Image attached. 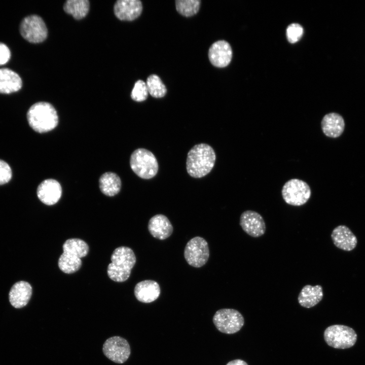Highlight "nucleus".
<instances>
[{"instance_id":"f257e3e1","label":"nucleus","mask_w":365,"mask_h":365,"mask_svg":"<svg viewBox=\"0 0 365 365\" xmlns=\"http://www.w3.org/2000/svg\"><path fill=\"white\" fill-rule=\"evenodd\" d=\"M215 160V152L210 145L204 143L196 144L187 155V172L194 178L203 177L212 169Z\"/></svg>"},{"instance_id":"f03ea898","label":"nucleus","mask_w":365,"mask_h":365,"mask_svg":"<svg viewBox=\"0 0 365 365\" xmlns=\"http://www.w3.org/2000/svg\"><path fill=\"white\" fill-rule=\"evenodd\" d=\"M27 119L30 127L40 133L52 130L58 124L55 108L51 103L45 101L32 105L27 113Z\"/></svg>"},{"instance_id":"7ed1b4c3","label":"nucleus","mask_w":365,"mask_h":365,"mask_svg":"<svg viewBox=\"0 0 365 365\" xmlns=\"http://www.w3.org/2000/svg\"><path fill=\"white\" fill-rule=\"evenodd\" d=\"M107 269V273L110 279L114 281L121 282L128 279L131 269L136 263V257L130 248L121 246L113 251Z\"/></svg>"},{"instance_id":"20e7f679","label":"nucleus","mask_w":365,"mask_h":365,"mask_svg":"<svg viewBox=\"0 0 365 365\" xmlns=\"http://www.w3.org/2000/svg\"><path fill=\"white\" fill-rule=\"evenodd\" d=\"M130 165L132 171L139 177L149 179L157 174L159 165L152 152L143 148L134 150L131 155Z\"/></svg>"},{"instance_id":"39448f33","label":"nucleus","mask_w":365,"mask_h":365,"mask_svg":"<svg viewBox=\"0 0 365 365\" xmlns=\"http://www.w3.org/2000/svg\"><path fill=\"white\" fill-rule=\"evenodd\" d=\"M323 336L328 346L337 349L350 348L354 345L357 340V335L353 328L340 324L327 327Z\"/></svg>"},{"instance_id":"423d86ee","label":"nucleus","mask_w":365,"mask_h":365,"mask_svg":"<svg viewBox=\"0 0 365 365\" xmlns=\"http://www.w3.org/2000/svg\"><path fill=\"white\" fill-rule=\"evenodd\" d=\"M281 194L286 203L294 206H300L309 200L311 195V190L306 182L300 179L292 178L283 185Z\"/></svg>"},{"instance_id":"0eeeda50","label":"nucleus","mask_w":365,"mask_h":365,"mask_svg":"<svg viewBox=\"0 0 365 365\" xmlns=\"http://www.w3.org/2000/svg\"><path fill=\"white\" fill-rule=\"evenodd\" d=\"M212 320L218 331L227 334L238 332L244 323L242 315L238 310L231 308L219 309L213 315Z\"/></svg>"},{"instance_id":"6e6552de","label":"nucleus","mask_w":365,"mask_h":365,"mask_svg":"<svg viewBox=\"0 0 365 365\" xmlns=\"http://www.w3.org/2000/svg\"><path fill=\"white\" fill-rule=\"evenodd\" d=\"M22 37L31 43H40L45 41L48 30L43 19L39 16L32 15L25 17L20 25Z\"/></svg>"},{"instance_id":"1a4fd4ad","label":"nucleus","mask_w":365,"mask_h":365,"mask_svg":"<svg viewBox=\"0 0 365 365\" xmlns=\"http://www.w3.org/2000/svg\"><path fill=\"white\" fill-rule=\"evenodd\" d=\"M209 257L208 243L204 238L196 236L187 242L184 250V257L190 266L201 267L206 263Z\"/></svg>"},{"instance_id":"9d476101","label":"nucleus","mask_w":365,"mask_h":365,"mask_svg":"<svg viewBox=\"0 0 365 365\" xmlns=\"http://www.w3.org/2000/svg\"><path fill=\"white\" fill-rule=\"evenodd\" d=\"M102 351L107 358L117 363L127 361L131 353L129 343L120 336L108 338L103 343Z\"/></svg>"},{"instance_id":"9b49d317","label":"nucleus","mask_w":365,"mask_h":365,"mask_svg":"<svg viewBox=\"0 0 365 365\" xmlns=\"http://www.w3.org/2000/svg\"><path fill=\"white\" fill-rule=\"evenodd\" d=\"M239 225L244 232L254 238L263 236L266 230L263 217L253 210L243 211L240 217Z\"/></svg>"},{"instance_id":"f8f14e48","label":"nucleus","mask_w":365,"mask_h":365,"mask_svg":"<svg viewBox=\"0 0 365 365\" xmlns=\"http://www.w3.org/2000/svg\"><path fill=\"white\" fill-rule=\"evenodd\" d=\"M232 57L231 47L226 41H216L209 48L208 58L210 63L215 67L227 66L230 63Z\"/></svg>"},{"instance_id":"ddd939ff","label":"nucleus","mask_w":365,"mask_h":365,"mask_svg":"<svg viewBox=\"0 0 365 365\" xmlns=\"http://www.w3.org/2000/svg\"><path fill=\"white\" fill-rule=\"evenodd\" d=\"M36 193L38 197L42 203L47 205H52L60 199L62 194V188L56 180L47 179L39 185Z\"/></svg>"},{"instance_id":"4468645a","label":"nucleus","mask_w":365,"mask_h":365,"mask_svg":"<svg viewBox=\"0 0 365 365\" xmlns=\"http://www.w3.org/2000/svg\"><path fill=\"white\" fill-rule=\"evenodd\" d=\"M114 11L119 19L132 21L140 15L142 5L139 0H119L115 4Z\"/></svg>"},{"instance_id":"2eb2a0df","label":"nucleus","mask_w":365,"mask_h":365,"mask_svg":"<svg viewBox=\"0 0 365 365\" xmlns=\"http://www.w3.org/2000/svg\"><path fill=\"white\" fill-rule=\"evenodd\" d=\"M331 238L338 248L349 251L353 250L357 244V239L352 231L346 226L339 225L332 231Z\"/></svg>"},{"instance_id":"dca6fc26","label":"nucleus","mask_w":365,"mask_h":365,"mask_svg":"<svg viewBox=\"0 0 365 365\" xmlns=\"http://www.w3.org/2000/svg\"><path fill=\"white\" fill-rule=\"evenodd\" d=\"M32 295V287L24 281L15 283L11 287L9 299L11 305L15 308H21L28 303Z\"/></svg>"},{"instance_id":"f3484780","label":"nucleus","mask_w":365,"mask_h":365,"mask_svg":"<svg viewBox=\"0 0 365 365\" xmlns=\"http://www.w3.org/2000/svg\"><path fill=\"white\" fill-rule=\"evenodd\" d=\"M148 230L154 238L164 240L170 236L173 228L169 219L165 215L158 214L150 219Z\"/></svg>"},{"instance_id":"a211bd4d","label":"nucleus","mask_w":365,"mask_h":365,"mask_svg":"<svg viewBox=\"0 0 365 365\" xmlns=\"http://www.w3.org/2000/svg\"><path fill=\"white\" fill-rule=\"evenodd\" d=\"M134 293L138 301L150 303L158 298L160 294V287L156 281L145 280L136 284Z\"/></svg>"},{"instance_id":"6ab92c4d","label":"nucleus","mask_w":365,"mask_h":365,"mask_svg":"<svg viewBox=\"0 0 365 365\" xmlns=\"http://www.w3.org/2000/svg\"><path fill=\"white\" fill-rule=\"evenodd\" d=\"M321 128L325 135L331 138H337L343 133L345 128L343 118L336 113L326 114L321 122Z\"/></svg>"},{"instance_id":"aec40b11","label":"nucleus","mask_w":365,"mask_h":365,"mask_svg":"<svg viewBox=\"0 0 365 365\" xmlns=\"http://www.w3.org/2000/svg\"><path fill=\"white\" fill-rule=\"evenodd\" d=\"M323 297L321 285L317 284L312 286L307 284L303 286L300 291L298 301L299 304L305 308H310L319 303Z\"/></svg>"},{"instance_id":"412c9836","label":"nucleus","mask_w":365,"mask_h":365,"mask_svg":"<svg viewBox=\"0 0 365 365\" xmlns=\"http://www.w3.org/2000/svg\"><path fill=\"white\" fill-rule=\"evenodd\" d=\"M22 86V80L16 72L7 68H0V93L16 92Z\"/></svg>"},{"instance_id":"4be33fe9","label":"nucleus","mask_w":365,"mask_h":365,"mask_svg":"<svg viewBox=\"0 0 365 365\" xmlns=\"http://www.w3.org/2000/svg\"><path fill=\"white\" fill-rule=\"evenodd\" d=\"M99 186L101 192L106 196H113L117 194L121 188V180L115 173L106 172L99 179Z\"/></svg>"},{"instance_id":"5701e85b","label":"nucleus","mask_w":365,"mask_h":365,"mask_svg":"<svg viewBox=\"0 0 365 365\" xmlns=\"http://www.w3.org/2000/svg\"><path fill=\"white\" fill-rule=\"evenodd\" d=\"M89 8L90 3L88 0H68L63 5L64 11L77 20L84 18L88 14Z\"/></svg>"},{"instance_id":"b1692460","label":"nucleus","mask_w":365,"mask_h":365,"mask_svg":"<svg viewBox=\"0 0 365 365\" xmlns=\"http://www.w3.org/2000/svg\"><path fill=\"white\" fill-rule=\"evenodd\" d=\"M63 252L76 256L79 258L85 257L88 253L89 246L83 240L78 238L67 239L63 244Z\"/></svg>"},{"instance_id":"393cba45","label":"nucleus","mask_w":365,"mask_h":365,"mask_svg":"<svg viewBox=\"0 0 365 365\" xmlns=\"http://www.w3.org/2000/svg\"><path fill=\"white\" fill-rule=\"evenodd\" d=\"M58 265L63 272L71 274L79 270L82 261L76 256L63 252L58 259Z\"/></svg>"},{"instance_id":"a878e982","label":"nucleus","mask_w":365,"mask_h":365,"mask_svg":"<svg viewBox=\"0 0 365 365\" xmlns=\"http://www.w3.org/2000/svg\"><path fill=\"white\" fill-rule=\"evenodd\" d=\"M146 85L149 94L155 98L164 97L167 92L166 88L160 78L156 75H151L147 78Z\"/></svg>"},{"instance_id":"bb28decb","label":"nucleus","mask_w":365,"mask_h":365,"mask_svg":"<svg viewBox=\"0 0 365 365\" xmlns=\"http://www.w3.org/2000/svg\"><path fill=\"white\" fill-rule=\"evenodd\" d=\"M201 1L200 0H177L175 6L177 11L185 17L192 16L198 12Z\"/></svg>"},{"instance_id":"cd10ccee","label":"nucleus","mask_w":365,"mask_h":365,"mask_svg":"<svg viewBox=\"0 0 365 365\" xmlns=\"http://www.w3.org/2000/svg\"><path fill=\"white\" fill-rule=\"evenodd\" d=\"M148 93L146 83L139 80L134 84L131 93V97L135 101L141 102L147 99Z\"/></svg>"},{"instance_id":"c85d7f7f","label":"nucleus","mask_w":365,"mask_h":365,"mask_svg":"<svg viewBox=\"0 0 365 365\" xmlns=\"http://www.w3.org/2000/svg\"><path fill=\"white\" fill-rule=\"evenodd\" d=\"M303 33L302 26L298 23H292L286 29V37L289 42L295 43L298 42Z\"/></svg>"},{"instance_id":"c756f323","label":"nucleus","mask_w":365,"mask_h":365,"mask_svg":"<svg viewBox=\"0 0 365 365\" xmlns=\"http://www.w3.org/2000/svg\"><path fill=\"white\" fill-rule=\"evenodd\" d=\"M12 176V170L9 164L0 159V185L8 182Z\"/></svg>"},{"instance_id":"7c9ffc66","label":"nucleus","mask_w":365,"mask_h":365,"mask_svg":"<svg viewBox=\"0 0 365 365\" xmlns=\"http://www.w3.org/2000/svg\"><path fill=\"white\" fill-rule=\"evenodd\" d=\"M11 58V52L8 47L0 42V65L6 64Z\"/></svg>"},{"instance_id":"2f4dec72","label":"nucleus","mask_w":365,"mask_h":365,"mask_svg":"<svg viewBox=\"0 0 365 365\" xmlns=\"http://www.w3.org/2000/svg\"><path fill=\"white\" fill-rule=\"evenodd\" d=\"M226 365H248L244 360L241 359H235L229 361Z\"/></svg>"}]
</instances>
